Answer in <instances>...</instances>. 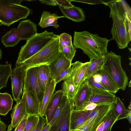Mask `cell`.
Returning a JSON list of instances; mask_svg holds the SVG:
<instances>
[{"label":"cell","mask_w":131,"mask_h":131,"mask_svg":"<svg viewBox=\"0 0 131 131\" xmlns=\"http://www.w3.org/2000/svg\"><path fill=\"white\" fill-rule=\"evenodd\" d=\"M118 118L113 107L108 113L102 121L104 123L103 131H111L113 124L118 120Z\"/></svg>","instance_id":"obj_32"},{"label":"cell","mask_w":131,"mask_h":131,"mask_svg":"<svg viewBox=\"0 0 131 131\" xmlns=\"http://www.w3.org/2000/svg\"><path fill=\"white\" fill-rule=\"evenodd\" d=\"M92 111L83 109L71 110L70 116V131H73L80 126L87 120Z\"/></svg>","instance_id":"obj_20"},{"label":"cell","mask_w":131,"mask_h":131,"mask_svg":"<svg viewBox=\"0 0 131 131\" xmlns=\"http://www.w3.org/2000/svg\"><path fill=\"white\" fill-rule=\"evenodd\" d=\"M114 103L99 104L92 111L86 121L91 119L93 122L90 131H95L97 127L102 122L106 115L114 107Z\"/></svg>","instance_id":"obj_12"},{"label":"cell","mask_w":131,"mask_h":131,"mask_svg":"<svg viewBox=\"0 0 131 131\" xmlns=\"http://www.w3.org/2000/svg\"><path fill=\"white\" fill-rule=\"evenodd\" d=\"M64 17L77 22L84 21L85 16L82 9L74 5L71 7L66 8L59 6Z\"/></svg>","instance_id":"obj_21"},{"label":"cell","mask_w":131,"mask_h":131,"mask_svg":"<svg viewBox=\"0 0 131 131\" xmlns=\"http://www.w3.org/2000/svg\"><path fill=\"white\" fill-rule=\"evenodd\" d=\"M106 58L105 55L90 61V63L84 76V79L92 77L97 73L105 64Z\"/></svg>","instance_id":"obj_23"},{"label":"cell","mask_w":131,"mask_h":131,"mask_svg":"<svg viewBox=\"0 0 131 131\" xmlns=\"http://www.w3.org/2000/svg\"><path fill=\"white\" fill-rule=\"evenodd\" d=\"M114 111L118 116L117 120L126 118L129 110L125 107L120 98H116L114 104Z\"/></svg>","instance_id":"obj_31"},{"label":"cell","mask_w":131,"mask_h":131,"mask_svg":"<svg viewBox=\"0 0 131 131\" xmlns=\"http://www.w3.org/2000/svg\"><path fill=\"white\" fill-rule=\"evenodd\" d=\"M63 95V92L60 90L57 91L54 93L52 100L47 108L45 115L48 124L51 121Z\"/></svg>","instance_id":"obj_24"},{"label":"cell","mask_w":131,"mask_h":131,"mask_svg":"<svg viewBox=\"0 0 131 131\" xmlns=\"http://www.w3.org/2000/svg\"><path fill=\"white\" fill-rule=\"evenodd\" d=\"M126 119H127L129 123H131V110H129V112L127 114Z\"/></svg>","instance_id":"obj_46"},{"label":"cell","mask_w":131,"mask_h":131,"mask_svg":"<svg viewBox=\"0 0 131 131\" xmlns=\"http://www.w3.org/2000/svg\"><path fill=\"white\" fill-rule=\"evenodd\" d=\"M130 130H131V129H130V131H131Z\"/></svg>","instance_id":"obj_50"},{"label":"cell","mask_w":131,"mask_h":131,"mask_svg":"<svg viewBox=\"0 0 131 131\" xmlns=\"http://www.w3.org/2000/svg\"><path fill=\"white\" fill-rule=\"evenodd\" d=\"M35 68L40 88L44 93L52 80L48 65H40L35 67Z\"/></svg>","instance_id":"obj_19"},{"label":"cell","mask_w":131,"mask_h":131,"mask_svg":"<svg viewBox=\"0 0 131 131\" xmlns=\"http://www.w3.org/2000/svg\"><path fill=\"white\" fill-rule=\"evenodd\" d=\"M104 129V123L102 121L98 126L95 131H103Z\"/></svg>","instance_id":"obj_44"},{"label":"cell","mask_w":131,"mask_h":131,"mask_svg":"<svg viewBox=\"0 0 131 131\" xmlns=\"http://www.w3.org/2000/svg\"><path fill=\"white\" fill-rule=\"evenodd\" d=\"M27 115L25 100L22 97L16 103L12 109L11 115V122L8 126L7 131H11L15 128Z\"/></svg>","instance_id":"obj_14"},{"label":"cell","mask_w":131,"mask_h":131,"mask_svg":"<svg viewBox=\"0 0 131 131\" xmlns=\"http://www.w3.org/2000/svg\"><path fill=\"white\" fill-rule=\"evenodd\" d=\"M58 36L53 32H48L46 30L41 33H37L27 40L26 43L21 47L16 64L24 62L41 50L52 40L57 38Z\"/></svg>","instance_id":"obj_4"},{"label":"cell","mask_w":131,"mask_h":131,"mask_svg":"<svg viewBox=\"0 0 131 131\" xmlns=\"http://www.w3.org/2000/svg\"><path fill=\"white\" fill-rule=\"evenodd\" d=\"M59 6H61L64 7L69 8L72 7L73 6L71 3V0H55Z\"/></svg>","instance_id":"obj_39"},{"label":"cell","mask_w":131,"mask_h":131,"mask_svg":"<svg viewBox=\"0 0 131 131\" xmlns=\"http://www.w3.org/2000/svg\"><path fill=\"white\" fill-rule=\"evenodd\" d=\"M92 92V88L86 80H84L79 86L73 99L71 101L73 109H83L88 103Z\"/></svg>","instance_id":"obj_9"},{"label":"cell","mask_w":131,"mask_h":131,"mask_svg":"<svg viewBox=\"0 0 131 131\" xmlns=\"http://www.w3.org/2000/svg\"><path fill=\"white\" fill-rule=\"evenodd\" d=\"M40 1L41 3L46 4V5L52 6H56L58 5L55 0H40Z\"/></svg>","instance_id":"obj_41"},{"label":"cell","mask_w":131,"mask_h":131,"mask_svg":"<svg viewBox=\"0 0 131 131\" xmlns=\"http://www.w3.org/2000/svg\"><path fill=\"white\" fill-rule=\"evenodd\" d=\"M107 5L110 9V17L113 21L111 33L120 49L125 48L131 40V22L125 15L124 1L115 0Z\"/></svg>","instance_id":"obj_1"},{"label":"cell","mask_w":131,"mask_h":131,"mask_svg":"<svg viewBox=\"0 0 131 131\" xmlns=\"http://www.w3.org/2000/svg\"><path fill=\"white\" fill-rule=\"evenodd\" d=\"M11 67L10 63L0 64V90L6 87L8 78L12 72Z\"/></svg>","instance_id":"obj_30"},{"label":"cell","mask_w":131,"mask_h":131,"mask_svg":"<svg viewBox=\"0 0 131 131\" xmlns=\"http://www.w3.org/2000/svg\"><path fill=\"white\" fill-rule=\"evenodd\" d=\"M131 81H130V82H129V84H128V86H129V85H130L129 86V87H130L131 86Z\"/></svg>","instance_id":"obj_49"},{"label":"cell","mask_w":131,"mask_h":131,"mask_svg":"<svg viewBox=\"0 0 131 131\" xmlns=\"http://www.w3.org/2000/svg\"><path fill=\"white\" fill-rule=\"evenodd\" d=\"M85 80L88 85L91 88L96 90L107 91L100 83L95 81L94 80L93 77L88 78Z\"/></svg>","instance_id":"obj_34"},{"label":"cell","mask_w":131,"mask_h":131,"mask_svg":"<svg viewBox=\"0 0 131 131\" xmlns=\"http://www.w3.org/2000/svg\"><path fill=\"white\" fill-rule=\"evenodd\" d=\"M39 118L37 125L33 131H41L45 125L48 124L45 117L39 115Z\"/></svg>","instance_id":"obj_37"},{"label":"cell","mask_w":131,"mask_h":131,"mask_svg":"<svg viewBox=\"0 0 131 131\" xmlns=\"http://www.w3.org/2000/svg\"><path fill=\"white\" fill-rule=\"evenodd\" d=\"M63 17V16H58L56 14L44 11L42 14L38 25L42 28L53 26L57 28L59 26L57 24V19Z\"/></svg>","instance_id":"obj_25"},{"label":"cell","mask_w":131,"mask_h":131,"mask_svg":"<svg viewBox=\"0 0 131 131\" xmlns=\"http://www.w3.org/2000/svg\"><path fill=\"white\" fill-rule=\"evenodd\" d=\"M16 28L21 40H28L37 33L36 25L29 19L20 21Z\"/></svg>","instance_id":"obj_16"},{"label":"cell","mask_w":131,"mask_h":131,"mask_svg":"<svg viewBox=\"0 0 131 131\" xmlns=\"http://www.w3.org/2000/svg\"><path fill=\"white\" fill-rule=\"evenodd\" d=\"M92 77L95 81L100 83L101 80V75L99 73H97Z\"/></svg>","instance_id":"obj_42"},{"label":"cell","mask_w":131,"mask_h":131,"mask_svg":"<svg viewBox=\"0 0 131 131\" xmlns=\"http://www.w3.org/2000/svg\"><path fill=\"white\" fill-rule=\"evenodd\" d=\"M72 109L71 101L68 100L48 131H70V114Z\"/></svg>","instance_id":"obj_8"},{"label":"cell","mask_w":131,"mask_h":131,"mask_svg":"<svg viewBox=\"0 0 131 131\" xmlns=\"http://www.w3.org/2000/svg\"><path fill=\"white\" fill-rule=\"evenodd\" d=\"M72 61L61 52L48 66L52 80H55L62 72L71 67Z\"/></svg>","instance_id":"obj_11"},{"label":"cell","mask_w":131,"mask_h":131,"mask_svg":"<svg viewBox=\"0 0 131 131\" xmlns=\"http://www.w3.org/2000/svg\"><path fill=\"white\" fill-rule=\"evenodd\" d=\"M128 110H131V102H130V104L128 106Z\"/></svg>","instance_id":"obj_48"},{"label":"cell","mask_w":131,"mask_h":131,"mask_svg":"<svg viewBox=\"0 0 131 131\" xmlns=\"http://www.w3.org/2000/svg\"><path fill=\"white\" fill-rule=\"evenodd\" d=\"M98 105L97 104L93 103H89L83 109L88 111H92Z\"/></svg>","instance_id":"obj_40"},{"label":"cell","mask_w":131,"mask_h":131,"mask_svg":"<svg viewBox=\"0 0 131 131\" xmlns=\"http://www.w3.org/2000/svg\"><path fill=\"white\" fill-rule=\"evenodd\" d=\"M13 100L11 95L6 92L0 93V114L5 116L11 110Z\"/></svg>","instance_id":"obj_29"},{"label":"cell","mask_w":131,"mask_h":131,"mask_svg":"<svg viewBox=\"0 0 131 131\" xmlns=\"http://www.w3.org/2000/svg\"><path fill=\"white\" fill-rule=\"evenodd\" d=\"M22 1L0 0V24L9 27L21 19L27 18L31 10L20 4Z\"/></svg>","instance_id":"obj_3"},{"label":"cell","mask_w":131,"mask_h":131,"mask_svg":"<svg viewBox=\"0 0 131 131\" xmlns=\"http://www.w3.org/2000/svg\"><path fill=\"white\" fill-rule=\"evenodd\" d=\"M27 68L23 63L16 64L10 76L13 95L16 103L21 99L23 94L25 79Z\"/></svg>","instance_id":"obj_7"},{"label":"cell","mask_w":131,"mask_h":131,"mask_svg":"<svg viewBox=\"0 0 131 131\" xmlns=\"http://www.w3.org/2000/svg\"><path fill=\"white\" fill-rule=\"evenodd\" d=\"M23 92L27 114L39 116L40 104L37 97L30 91L23 89Z\"/></svg>","instance_id":"obj_15"},{"label":"cell","mask_w":131,"mask_h":131,"mask_svg":"<svg viewBox=\"0 0 131 131\" xmlns=\"http://www.w3.org/2000/svg\"><path fill=\"white\" fill-rule=\"evenodd\" d=\"M28 115H26L16 126L14 131H24Z\"/></svg>","instance_id":"obj_38"},{"label":"cell","mask_w":131,"mask_h":131,"mask_svg":"<svg viewBox=\"0 0 131 131\" xmlns=\"http://www.w3.org/2000/svg\"><path fill=\"white\" fill-rule=\"evenodd\" d=\"M63 81L61 90L63 92V94L71 101L73 99L78 88L75 85L73 79L71 75Z\"/></svg>","instance_id":"obj_27"},{"label":"cell","mask_w":131,"mask_h":131,"mask_svg":"<svg viewBox=\"0 0 131 131\" xmlns=\"http://www.w3.org/2000/svg\"><path fill=\"white\" fill-rule=\"evenodd\" d=\"M109 40L88 31L74 32L73 45L75 49H81L90 60L105 55L108 51Z\"/></svg>","instance_id":"obj_2"},{"label":"cell","mask_w":131,"mask_h":131,"mask_svg":"<svg viewBox=\"0 0 131 131\" xmlns=\"http://www.w3.org/2000/svg\"><path fill=\"white\" fill-rule=\"evenodd\" d=\"M91 120L85 121L80 126L73 131H90L93 124Z\"/></svg>","instance_id":"obj_36"},{"label":"cell","mask_w":131,"mask_h":131,"mask_svg":"<svg viewBox=\"0 0 131 131\" xmlns=\"http://www.w3.org/2000/svg\"><path fill=\"white\" fill-rule=\"evenodd\" d=\"M105 56L107 60L104 67L118 89L125 90L128 84V79L122 68L121 56L112 51H108Z\"/></svg>","instance_id":"obj_5"},{"label":"cell","mask_w":131,"mask_h":131,"mask_svg":"<svg viewBox=\"0 0 131 131\" xmlns=\"http://www.w3.org/2000/svg\"><path fill=\"white\" fill-rule=\"evenodd\" d=\"M92 89L91 94L88 103H93L99 104L114 102L116 97L114 94L107 91Z\"/></svg>","instance_id":"obj_18"},{"label":"cell","mask_w":131,"mask_h":131,"mask_svg":"<svg viewBox=\"0 0 131 131\" xmlns=\"http://www.w3.org/2000/svg\"><path fill=\"white\" fill-rule=\"evenodd\" d=\"M71 67L61 73L55 80L56 83L67 79L71 75Z\"/></svg>","instance_id":"obj_35"},{"label":"cell","mask_w":131,"mask_h":131,"mask_svg":"<svg viewBox=\"0 0 131 131\" xmlns=\"http://www.w3.org/2000/svg\"><path fill=\"white\" fill-rule=\"evenodd\" d=\"M58 38L60 52L72 61L77 50L73 45L71 36L67 33H63L59 36Z\"/></svg>","instance_id":"obj_13"},{"label":"cell","mask_w":131,"mask_h":131,"mask_svg":"<svg viewBox=\"0 0 131 131\" xmlns=\"http://www.w3.org/2000/svg\"><path fill=\"white\" fill-rule=\"evenodd\" d=\"M98 73L101 76V80L100 83L107 91L114 94L118 91L119 89L115 85L104 66Z\"/></svg>","instance_id":"obj_26"},{"label":"cell","mask_w":131,"mask_h":131,"mask_svg":"<svg viewBox=\"0 0 131 131\" xmlns=\"http://www.w3.org/2000/svg\"><path fill=\"white\" fill-rule=\"evenodd\" d=\"M20 40L16 28H13L7 32L1 39L2 43L5 47H13L17 44Z\"/></svg>","instance_id":"obj_28"},{"label":"cell","mask_w":131,"mask_h":131,"mask_svg":"<svg viewBox=\"0 0 131 131\" xmlns=\"http://www.w3.org/2000/svg\"><path fill=\"white\" fill-rule=\"evenodd\" d=\"M50 126V124L49 123L47 124L44 127L41 131H48Z\"/></svg>","instance_id":"obj_45"},{"label":"cell","mask_w":131,"mask_h":131,"mask_svg":"<svg viewBox=\"0 0 131 131\" xmlns=\"http://www.w3.org/2000/svg\"><path fill=\"white\" fill-rule=\"evenodd\" d=\"M56 84L55 80H52L45 92L40 106V115L42 116H45L47 108L53 96Z\"/></svg>","instance_id":"obj_22"},{"label":"cell","mask_w":131,"mask_h":131,"mask_svg":"<svg viewBox=\"0 0 131 131\" xmlns=\"http://www.w3.org/2000/svg\"><path fill=\"white\" fill-rule=\"evenodd\" d=\"M7 125L0 118V131H6Z\"/></svg>","instance_id":"obj_43"},{"label":"cell","mask_w":131,"mask_h":131,"mask_svg":"<svg viewBox=\"0 0 131 131\" xmlns=\"http://www.w3.org/2000/svg\"><path fill=\"white\" fill-rule=\"evenodd\" d=\"M23 87V89L30 91L36 95L40 105L44 93L40 88L35 67L27 69Z\"/></svg>","instance_id":"obj_10"},{"label":"cell","mask_w":131,"mask_h":131,"mask_svg":"<svg viewBox=\"0 0 131 131\" xmlns=\"http://www.w3.org/2000/svg\"><path fill=\"white\" fill-rule=\"evenodd\" d=\"M59 52L58 37L52 40L38 52L22 63L26 65L27 69L40 65H48Z\"/></svg>","instance_id":"obj_6"},{"label":"cell","mask_w":131,"mask_h":131,"mask_svg":"<svg viewBox=\"0 0 131 131\" xmlns=\"http://www.w3.org/2000/svg\"><path fill=\"white\" fill-rule=\"evenodd\" d=\"M2 58V52L0 48V60Z\"/></svg>","instance_id":"obj_47"},{"label":"cell","mask_w":131,"mask_h":131,"mask_svg":"<svg viewBox=\"0 0 131 131\" xmlns=\"http://www.w3.org/2000/svg\"><path fill=\"white\" fill-rule=\"evenodd\" d=\"M90 63V61L82 63L79 61L72 63L71 76L73 79L75 85L78 89L85 80L84 76Z\"/></svg>","instance_id":"obj_17"},{"label":"cell","mask_w":131,"mask_h":131,"mask_svg":"<svg viewBox=\"0 0 131 131\" xmlns=\"http://www.w3.org/2000/svg\"><path fill=\"white\" fill-rule=\"evenodd\" d=\"M39 119V116L28 115L24 131H33L37 126Z\"/></svg>","instance_id":"obj_33"}]
</instances>
